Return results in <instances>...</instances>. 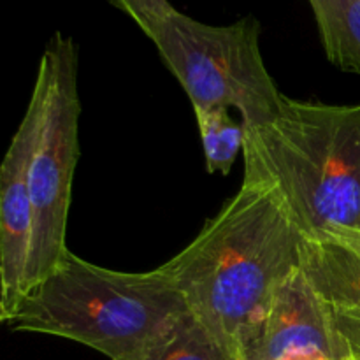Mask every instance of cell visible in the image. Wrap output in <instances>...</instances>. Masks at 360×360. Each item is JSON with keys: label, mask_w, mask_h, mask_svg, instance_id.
Returning <instances> with one entry per match:
<instances>
[{"label": "cell", "mask_w": 360, "mask_h": 360, "mask_svg": "<svg viewBox=\"0 0 360 360\" xmlns=\"http://www.w3.org/2000/svg\"><path fill=\"white\" fill-rule=\"evenodd\" d=\"M302 234L269 186L243 183L160 269L188 311L239 360L276 288L301 269Z\"/></svg>", "instance_id": "1"}, {"label": "cell", "mask_w": 360, "mask_h": 360, "mask_svg": "<svg viewBox=\"0 0 360 360\" xmlns=\"http://www.w3.org/2000/svg\"><path fill=\"white\" fill-rule=\"evenodd\" d=\"M245 181L269 186L302 238L360 231V104L281 95L278 111L245 127Z\"/></svg>", "instance_id": "2"}, {"label": "cell", "mask_w": 360, "mask_h": 360, "mask_svg": "<svg viewBox=\"0 0 360 360\" xmlns=\"http://www.w3.org/2000/svg\"><path fill=\"white\" fill-rule=\"evenodd\" d=\"M188 311L171 278L105 269L67 252L28 288L6 326L76 341L111 360H141L155 340Z\"/></svg>", "instance_id": "3"}, {"label": "cell", "mask_w": 360, "mask_h": 360, "mask_svg": "<svg viewBox=\"0 0 360 360\" xmlns=\"http://www.w3.org/2000/svg\"><path fill=\"white\" fill-rule=\"evenodd\" d=\"M150 39L193 109H236L245 127H255L280 108L283 94L264 63L257 18L217 27L174 11Z\"/></svg>", "instance_id": "4"}, {"label": "cell", "mask_w": 360, "mask_h": 360, "mask_svg": "<svg viewBox=\"0 0 360 360\" xmlns=\"http://www.w3.org/2000/svg\"><path fill=\"white\" fill-rule=\"evenodd\" d=\"M77 46L56 32L46 46L37 74L46 84L44 112L28 167L34 229L27 290L48 276L67 248L72 181L79 158L81 98L77 90Z\"/></svg>", "instance_id": "5"}, {"label": "cell", "mask_w": 360, "mask_h": 360, "mask_svg": "<svg viewBox=\"0 0 360 360\" xmlns=\"http://www.w3.org/2000/svg\"><path fill=\"white\" fill-rule=\"evenodd\" d=\"M46 84L35 77L23 120L11 137L0 165V322H6L27 292L34 207L28 167L44 112Z\"/></svg>", "instance_id": "6"}, {"label": "cell", "mask_w": 360, "mask_h": 360, "mask_svg": "<svg viewBox=\"0 0 360 360\" xmlns=\"http://www.w3.org/2000/svg\"><path fill=\"white\" fill-rule=\"evenodd\" d=\"M295 357H354L304 271L297 269L271 297L241 352L239 360H287Z\"/></svg>", "instance_id": "7"}, {"label": "cell", "mask_w": 360, "mask_h": 360, "mask_svg": "<svg viewBox=\"0 0 360 360\" xmlns=\"http://www.w3.org/2000/svg\"><path fill=\"white\" fill-rule=\"evenodd\" d=\"M301 269L330 311H360V231L330 229L302 238Z\"/></svg>", "instance_id": "8"}, {"label": "cell", "mask_w": 360, "mask_h": 360, "mask_svg": "<svg viewBox=\"0 0 360 360\" xmlns=\"http://www.w3.org/2000/svg\"><path fill=\"white\" fill-rule=\"evenodd\" d=\"M327 60L360 74V0H309Z\"/></svg>", "instance_id": "9"}, {"label": "cell", "mask_w": 360, "mask_h": 360, "mask_svg": "<svg viewBox=\"0 0 360 360\" xmlns=\"http://www.w3.org/2000/svg\"><path fill=\"white\" fill-rule=\"evenodd\" d=\"M141 360H236L190 311L174 320Z\"/></svg>", "instance_id": "10"}, {"label": "cell", "mask_w": 360, "mask_h": 360, "mask_svg": "<svg viewBox=\"0 0 360 360\" xmlns=\"http://www.w3.org/2000/svg\"><path fill=\"white\" fill-rule=\"evenodd\" d=\"M200 141L204 148L207 172L229 174L236 158L245 148V123L234 120L231 109L199 108L193 109Z\"/></svg>", "instance_id": "11"}, {"label": "cell", "mask_w": 360, "mask_h": 360, "mask_svg": "<svg viewBox=\"0 0 360 360\" xmlns=\"http://www.w3.org/2000/svg\"><path fill=\"white\" fill-rule=\"evenodd\" d=\"M116 9L125 13L136 21L137 27L151 37L155 28L174 13V7L169 0H109Z\"/></svg>", "instance_id": "12"}, {"label": "cell", "mask_w": 360, "mask_h": 360, "mask_svg": "<svg viewBox=\"0 0 360 360\" xmlns=\"http://www.w3.org/2000/svg\"><path fill=\"white\" fill-rule=\"evenodd\" d=\"M333 315L334 323L350 347L352 354L360 357V311H343Z\"/></svg>", "instance_id": "13"}, {"label": "cell", "mask_w": 360, "mask_h": 360, "mask_svg": "<svg viewBox=\"0 0 360 360\" xmlns=\"http://www.w3.org/2000/svg\"><path fill=\"white\" fill-rule=\"evenodd\" d=\"M287 360H336V359H323V357H295V359H287ZM341 360H360V357H350V359H341Z\"/></svg>", "instance_id": "14"}]
</instances>
